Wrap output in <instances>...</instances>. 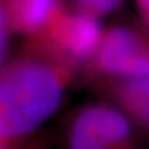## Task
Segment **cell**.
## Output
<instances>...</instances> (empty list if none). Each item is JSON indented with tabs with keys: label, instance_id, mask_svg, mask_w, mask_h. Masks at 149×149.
Returning <instances> with one entry per match:
<instances>
[{
	"label": "cell",
	"instance_id": "cell-1",
	"mask_svg": "<svg viewBox=\"0 0 149 149\" xmlns=\"http://www.w3.org/2000/svg\"><path fill=\"white\" fill-rule=\"evenodd\" d=\"M80 77L74 65L27 40L0 70V139L15 146L37 134Z\"/></svg>",
	"mask_w": 149,
	"mask_h": 149
},
{
	"label": "cell",
	"instance_id": "cell-2",
	"mask_svg": "<svg viewBox=\"0 0 149 149\" xmlns=\"http://www.w3.org/2000/svg\"><path fill=\"white\" fill-rule=\"evenodd\" d=\"M147 137L118 107L97 97L66 116L60 143L62 149H146Z\"/></svg>",
	"mask_w": 149,
	"mask_h": 149
},
{
	"label": "cell",
	"instance_id": "cell-3",
	"mask_svg": "<svg viewBox=\"0 0 149 149\" xmlns=\"http://www.w3.org/2000/svg\"><path fill=\"white\" fill-rule=\"evenodd\" d=\"M149 74V29L141 21L120 20L104 26L96 52L83 67L87 86L107 80Z\"/></svg>",
	"mask_w": 149,
	"mask_h": 149
},
{
	"label": "cell",
	"instance_id": "cell-4",
	"mask_svg": "<svg viewBox=\"0 0 149 149\" xmlns=\"http://www.w3.org/2000/svg\"><path fill=\"white\" fill-rule=\"evenodd\" d=\"M103 30L101 19L67 5L39 36L29 40L44 45L82 72L98 47Z\"/></svg>",
	"mask_w": 149,
	"mask_h": 149
},
{
	"label": "cell",
	"instance_id": "cell-5",
	"mask_svg": "<svg viewBox=\"0 0 149 149\" xmlns=\"http://www.w3.org/2000/svg\"><path fill=\"white\" fill-rule=\"evenodd\" d=\"M88 87L97 97L118 107L144 134L149 136V74L100 81Z\"/></svg>",
	"mask_w": 149,
	"mask_h": 149
},
{
	"label": "cell",
	"instance_id": "cell-6",
	"mask_svg": "<svg viewBox=\"0 0 149 149\" xmlns=\"http://www.w3.org/2000/svg\"><path fill=\"white\" fill-rule=\"evenodd\" d=\"M13 34L39 36L67 6L66 0H4Z\"/></svg>",
	"mask_w": 149,
	"mask_h": 149
},
{
	"label": "cell",
	"instance_id": "cell-7",
	"mask_svg": "<svg viewBox=\"0 0 149 149\" xmlns=\"http://www.w3.org/2000/svg\"><path fill=\"white\" fill-rule=\"evenodd\" d=\"M125 0H66L67 5L103 20L123 5Z\"/></svg>",
	"mask_w": 149,
	"mask_h": 149
},
{
	"label": "cell",
	"instance_id": "cell-8",
	"mask_svg": "<svg viewBox=\"0 0 149 149\" xmlns=\"http://www.w3.org/2000/svg\"><path fill=\"white\" fill-rule=\"evenodd\" d=\"M13 34L9 17L6 14V9L4 5V0H0V70L8 61V51L10 36Z\"/></svg>",
	"mask_w": 149,
	"mask_h": 149
},
{
	"label": "cell",
	"instance_id": "cell-9",
	"mask_svg": "<svg viewBox=\"0 0 149 149\" xmlns=\"http://www.w3.org/2000/svg\"><path fill=\"white\" fill-rule=\"evenodd\" d=\"M11 149H51V141L46 133H37L15 144Z\"/></svg>",
	"mask_w": 149,
	"mask_h": 149
},
{
	"label": "cell",
	"instance_id": "cell-10",
	"mask_svg": "<svg viewBox=\"0 0 149 149\" xmlns=\"http://www.w3.org/2000/svg\"><path fill=\"white\" fill-rule=\"evenodd\" d=\"M139 21L149 29V0H134Z\"/></svg>",
	"mask_w": 149,
	"mask_h": 149
},
{
	"label": "cell",
	"instance_id": "cell-11",
	"mask_svg": "<svg viewBox=\"0 0 149 149\" xmlns=\"http://www.w3.org/2000/svg\"><path fill=\"white\" fill-rule=\"evenodd\" d=\"M14 146H11V144H8L6 142H4L0 139V149H11Z\"/></svg>",
	"mask_w": 149,
	"mask_h": 149
}]
</instances>
